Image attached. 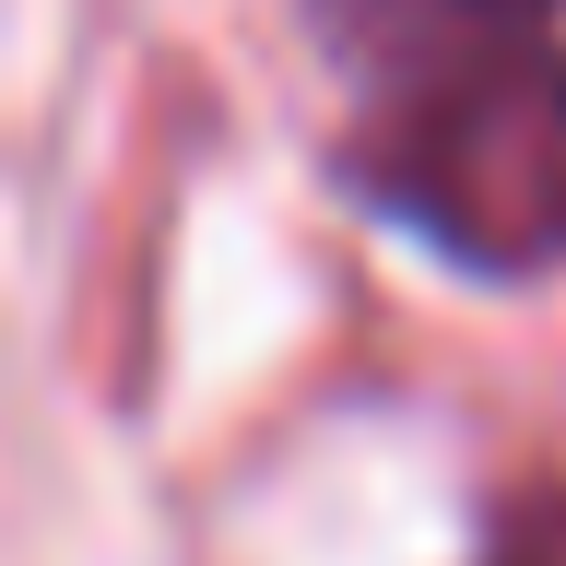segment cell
Listing matches in <instances>:
<instances>
[{
	"instance_id": "cell-1",
	"label": "cell",
	"mask_w": 566,
	"mask_h": 566,
	"mask_svg": "<svg viewBox=\"0 0 566 566\" xmlns=\"http://www.w3.org/2000/svg\"><path fill=\"white\" fill-rule=\"evenodd\" d=\"M343 83L331 166L354 201L520 283L566 260V35L543 0H295Z\"/></svg>"
},
{
	"instance_id": "cell-2",
	"label": "cell",
	"mask_w": 566,
	"mask_h": 566,
	"mask_svg": "<svg viewBox=\"0 0 566 566\" xmlns=\"http://www.w3.org/2000/svg\"><path fill=\"white\" fill-rule=\"evenodd\" d=\"M472 566H566V484H520Z\"/></svg>"
},
{
	"instance_id": "cell-3",
	"label": "cell",
	"mask_w": 566,
	"mask_h": 566,
	"mask_svg": "<svg viewBox=\"0 0 566 566\" xmlns=\"http://www.w3.org/2000/svg\"><path fill=\"white\" fill-rule=\"evenodd\" d=\"M543 12H566V0H543Z\"/></svg>"
}]
</instances>
